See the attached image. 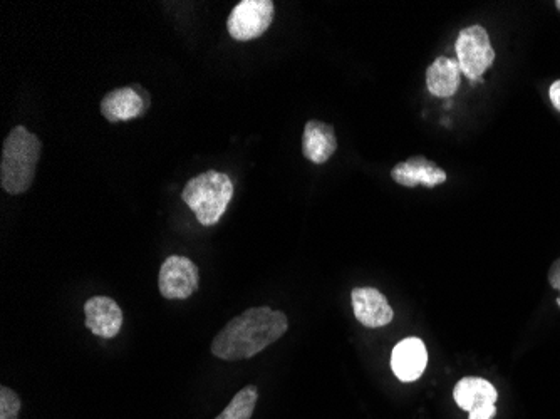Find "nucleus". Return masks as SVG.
Masks as SVG:
<instances>
[{
  "instance_id": "f257e3e1",
  "label": "nucleus",
  "mask_w": 560,
  "mask_h": 419,
  "mask_svg": "<svg viewBox=\"0 0 560 419\" xmlns=\"http://www.w3.org/2000/svg\"><path fill=\"white\" fill-rule=\"evenodd\" d=\"M289 329L284 312L270 307H252L218 332L210 351L223 361H242L257 356L279 341Z\"/></svg>"
},
{
  "instance_id": "f03ea898",
  "label": "nucleus",
  "mask_w": 560,
  "mask_h": 419,
  "mask_svg": "<svg viewBox=\"0 0 560 419\" xmlns=\"http://www.w3.org/2000/svg\"><path fill=\"white\" fill-rule=\"evenodd\" d=\"M41 158V140L26 126H16L7 135L0 161V185L11 195H21L31 188Z\"/></svg>"
},
{
  "instance_id": "7ed1b4c3",
  "label": "nucleus",
  "mask_w": 560,
  "mask_h": 419,
  "mask_svg": "<svg viewBox=\"0 0 560 419\" xmlns=\"http://www.w3.org/2000/svg\"><path fill=\"white\" fill-rule=\"evenodd\" d=\"M234 197V183L220 171H205L185 185L183 202L195 213L203 227H213L220 222Z\"/></svg>"
},
{
  "instance_id": "20e7f679",
  "label": "nucleus",
  "mask_w": 560,
  "mask_h": 419,
  "mask_svg": "<svg viewBox=\"0 0 560 419\" xmlns=\"http://www.w3.org/2000/svg\"><path fill=\"white\" fill-rule=\"evenodd\" d=\"M455 51L462 74L473 83H483V74L495 63V51L487 29L482 26L462 29L455 42Z\"/></svg>"
},
{
  "instance_id": "39448f33",
  "label": "nucleus",
  "mask_w": 560,
  "mask_h": 419,
  "mask_svg": "<svg viewBox=\"0 0 560 419\" xmlns=\"http://www.w3.org/2000/svg\"><path fill=\"white\" fill-rule=\"evenodd\" d=\"M272 0H242L230 12L227 29L235 41H252L262 36L274 21Z\"/></svg>"
},
{
  "instance_id": "423d86ee",
  "label": "nucleus",
  "mask_w": 560,
  "mask_h": 419,
  "mask_svg": "<svg viewBox=\"0 0 560 419\" xmlns=\"http://www.w3.org/2000/svg\"><path fill=\"white\" fill-rule=\"evenodd\" d=\"M200 284V272L192 260L180 255H172L163 262L158 275V287L165 299L183 301L193 292H197Z\"/></svg>"
},
{
  "instance_id": "0eeeda50",
  "label": "nucleus",
  "mask_w": 560,
  "mask_h": 419,
  "mask_svg": "<svg viewBox=\"0 0 560 419\" xmlns=\"http://www.w3.org/2000/svg\"><path fill=\"white\" fill-rule=\"evenodd\" d=\"M354 316L364 327L378 329L388 326L395 317L393 307L389 306L386 295L374 287H356L351 292Z\"/></svg>"
},
{
  "instance_id": "6e6552de",
  "label": "nucleus",
  "mask_w": 560,
  "mask_h": 419,
  "mask_svg": "<svg viewBox=\"0 0 560 419\" xmlns=\"http://www.w3.org/2000/svg\"><path fill=\"white\" fill-rule=\"evenodd\" d=\"M86 327L94 336L113 339L118 336L123 326V311L118 302L111 297L96 295L84 304Z\"/></svg>"
},
{
  "instance_id": "1a4fd4ad",
  "label": "nucleus",
  "mask_w": 560,
  "mask_h": 419,
  "mask_svg": "<svg viewBox=\"0 0 560 419\" xmlns=\"http://www.w3.org/2000/svg\"><path fill=\"white\" fill-rule=\"evenodd\" d=\"M428 364L426 346L418 337H406L396 344L391 354V369L403 383H413L425 373Z\"/></svg>"
},
{
  "instance_id": "9d476101",
  "label": "nucleus",
  "mask_w": 560,
  "mask_h": 419,
  "mask_svg": "<svg viewBox=\"0 0 560 419\" xmlns=\"http://www.w3.org/2000/svg\"><path fill=\"white\" fill-rule=\"evenodd\" d=\"M391 178L401 187L415 188L425 185L435 188L446 182V171L425 156H413L401 161L391 170Z\"/></svg>"
},
{
  "instance_id": "9b49d317",
  "label": "nucleus",
  "mask_w": 560,
  "mask_h": 419,
  "mask_svg": "<svg viewBox=\"0 0 560 419\" xmlns=\"http://www.w3.org/2000/svg\"><path fill=\"white\" fill-rule=\"evenodd\" d=\"M146 104L143 91L138 86L115 89L101 101V114L109 123H121L138 118L145 113Z\"/></svg>"
},
{
  "instance_id": "f8f14e48",
  "label": "nucleus",
  "mask_w": 560,
  "mask_h": 419,
  "mask_svg": "<svg viewBox=\"0 0 560 419\" xmlns=\"http://www.w3.org/2000/svg\"><path fill=\"white\" fill-rule=\"evenodd\" d=\"M338 150V140L334 133V126L327 125L319 119H311L304 126L302 135V155L307 160L322 165Z\"/></svg>"
},
{
  "instance_id": "ddd939ff",
  "label": "nucleus",
  "mask_w": 560,
  "mask_h": 419,
  "mask_svg": "<svg viewBox=\"0 0 560 419\" xmlns=\"http://www.w3.org/2000/svg\"><path fill=\"white\" fill-rule=\"evenodd\" d=\"M462 81V69L457 59L436 57L426 69V88L436 98H452L457 94Z\"/></svg>"
},
{
  "instance_id": "4468645a",
  "label": "nucleus",
  "mask_w": 560,
  "mask_h": 419,
  "mask_svg": "<svg viewBox=\"0 0 560 419\" xmlns=\"http://www.w3.org/2000/svg\"><path fill=\"white\" fill-rule=\"evenodd\" d=\"M497 389L493 384L483 378H463L458 381L453 389V399L458 404V408L463 411H473V409L492 406L497 401Z\"/></svg>"
},
{
  "instance_id": "2eb2a0df",
  "label": "nucleus",
  "mask_w": 560,
  "mask_h": 419,
  "mask_svg": "<svg viewBox=\"0 0 560 419\" xmlns=\"http://www.w3.org/2000/svg\"><path fill=\"white\" fill-rule=\"evenodd\" d=\"M257 399H259V389L254 384H249L235 394L232 401L227 404V408L223 409L215 419H252Z\"/></svg>"
},
{
  "instance_id": "dca6fc26",
  "label": "nucleus",
  "mask_w": 560,
  "mask_h": 419,
  "mask_svg": "<svg viewBox=\"0 0 560 419\" xmlns=\"http://www.w3.org/2000/svg\"><path fill=\"white\" fill-rule=\"evenodd\" d=\"M22 401L16 391L7 386L0 388V419H19Z\"/></svg>"
},
{
  "instance_id": "f3484780",
  "label": "nucleus",
  "mask_w": 560,
  "mask_h": 419,
  "mask_svg": "<svg viewBox=\"0 0 560 419\" xmlns=\"http://www.w3.org/2000/svg\"><path fill=\"white\" fill-rule=\"evenodd\" d=\"M497 416V408L495 404L492 406H483V408L473 409L468 413V419H493Z\"/></svg>"
},
{
  "instance_id": "a211bd4d",
  "label": "nucleus",
  "mask_w": 560,
  "mask_h": 419,
  "mask_svg": "<svg viewBox=\"0 0 560 419\" xmlns=\"http://www.w3.org/2000/svg\"><path fill=\"white\" fill-rule=\"evenodd\" d=\"M549 284L552 285V289L559 290L560 292V257L550 267Z\"/></svg>"
},
{
  "instance_id": "6ab92c4d",
  "label": "nucleus",
  "mask_w": 560,
  "mask_h": 419,
  "mask_svg": "<svg viewBox=\"0 0 560 419\" xmlns=\"http://www.w3.org/2000/svg\"><path fill=\"white\" fill-rule=\"evenodd\" d=\"M550 103L560 113V79L552 83L549 89Z\"/></svg>"
},
{
  "instance_id": "aec40b11",
  "label": "nucleus",
  "mask_w": 560,
  "mask_h": 419,
  "mask_svg": "<svg viewBox=\"0 0 560 419\" xmlns=\"http://www.w3.org/2000/svg\"><path fill=\"white\" fill-rule=\"evenodd\" d=\"M555 7H557V11L560 12V0H557V2H555Z\"/></svg>"
}]
</instances>
